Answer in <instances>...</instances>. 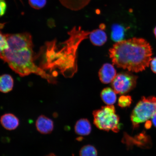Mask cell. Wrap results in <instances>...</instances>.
Listing matches in <instances>:
<instances>
[{
    "instance_id": "cell-14",
    "label": "cell",
    "mask_w": 156,
    "mask_h": 156,
    "mask_svg": "<svg viewBox=\"0 0 156 156\" xmlns=\"http://www.w3.org/2000/svg\"><path fill=\"white\" fill-rule=\"evenodd\" d=\"M126 32V29L122 25L118 24H113L112 27L111 38L114 42L121 41L124 39Z\"/></svg>"
},
{
    "instance_id": "cell-3",
    "label": "cell",
    "mask_w": 156,
    "mask_h": 156,
    "mask_svg": "<svg viewBox=\"0 0 156 156\" xmlns=\"http://www.w3.org/2000/svg\"><path fill=\"white\" fill-rule=\"evenodd\" d=\"M109 55L116 67L138 73L149 67L152 49L145 39L134 38L116 42L109 50Z\"/></svg>"
},
{
    "instance_id": "cell-2",
    "label": "cell",
    "mask_w": 156,
    "mask_h": 156,
    "mask_svg": "<svg viewBox=\"0 0 156 156\" xmlns=\"http://www.w3.org/2000/svg\"><path fill=\"white\" fill-rule=\"evenodd\" d=\"M79 41L69 37L67 41L58 46L56 41L48 42L41 50L40 67L56 77L59 72L66 77L72 76L77 70L76 53Z\"/></svg>"
},
{
    "instance_id": "cell-9",
    "label": "cell",
    "mask_w": 156,
    "mask_h": 156,
    "mask_svg": "<svg viewBox=\"0 0 156 156\" xmlns=\"http://www.w3.org/2000/svg\"><path fill=\"white\" fill-rule=\"evenodd\" d=\"M0 123L6 130H13L18 127L20 121L15 115L12 113H6L1 117Z\"/></svg>"
},
{
    "instance_id": "cell-16",
    "label": "cell",
    "mask_w": 156,
    "mask_h": 156,
    "mask_svg": "<svg viewBox=\"0 0 156 156\" xmlns=\"http://www.w3.org/2000/svg\"><path fill=\"white\" fill-rule=\"evenodd\" d=\"M80 156H97V150L94 146L90 145L83 146L79 153Z\"/></svg>"
},
{
    "instance_id": "cell-5",
    "label": "cell",
    "mask_w": 156,
    "mask_h": 156,
    "mask_svg": "<svg viewBox=\"0 0 156 156\" xmlns=\"http://www.w3.org/2000/svg\"><path fill=\"white\" fill-rule=\"evenodd\" d=\"M156 114V98H142L132 112L131 120L134 128L147 121Z\"/></svg>"
},
{
    "instance_id": "cell-23",
    "label": "cell",
    "mask_w": 156,
    "mask_h": 156,
    "mask_svg": "<svg viewBox=\"0 0 156 156\" xmlns=\"http://www.w3.org/2000/svg\"><path fill=\"white\" fill-rule=\"evenodd\" d=\"M45 156H57L53 153H50Z\"/></svg>"
},
{
    "instance_id": "cell-17",
    "label": "cell",
    "mask_w": 156,
    "mask_h": 156,
    "mask_svg": "<svg viewBox=\"0 0 156 156\" xmlns=\"http://www.w3.org/2000/svg\"><path fill=\"white\" fill-rule=\"evenodd\" d=\"M3 26V24H0V29L2 28ZM8 48L6 34H4L0 30V56Z\"/></svg>"
},
{
    "instance_id": "cell-11",
    "label": "cell",
    "mask_w": 156,
    "mask_h": 156,
    "mask_svg": "<svg viewBox=\"0 0 156 156\" xmlns=\"http://www.w3.org/2000/svg\"><path fill=\"white\" fill-rule=\"evenodd\" d=\"M76 133L81 136L89 135L91 131V126L90 122L87 119H81L76 122L75 126Z\"/></svg>"
},
{
    "instance_id": "cell-4",
    "label": "cell",
    "mask_w": 156,
    "mask_h": 156,
    "mask_svg": "<svg viewBox=\"0 0 156 156\" xmlns=\"http://www.w3.org/2000/svg\"><path fill=\"white\" fill-rule=\"evenodd\" d=\"M94 124L101 130L118 133L120 129V118L113 105H107L94 111Z\"/></svg>"
},
{
    "instance_id": "cell-19",
    "label": "cell",
    "mask_w": 156,
    "mask_h": 156,
    "mask_svg": "<svg viewBox=\"0 0 156 156\" xmlns=\"http://www.w3.org/2000/svg\"><path fill=\"white\" fill-rule=\"evenodd\" d=\"M46 0H29V5L33 8L41 9L43 8L46 4Z\"/></svg>"
},
{
    "instance_id": "cell-20",
    "label": "cell",
    "mask_w": 156,
    "mask_h": 156,
    "mask_svg": "<svg viewBox=\"0 0 156 156\" xmlns=\"http://www.w3.org/2000/svg\"><path fill=\"white\" fill-rule=\"evenodd\" d=\"M7 9V4L5 0H0V17L5 14Z\"/></svg>"
},
{
    "instance_id": "cell-15",
    "label": "cell",
    "mask_w": 156,
    "mask_h": 156,
    "mask_svg": "<svg viewBox=\"0 0 156 156\" xmlns=\"http://www.w3.org/2000/svg\"><path fill=\"white\" fill-rule=\"evenodd\" d=\"M13 80L10 75L5 74L0 76V91L6 93L13 89Z\"/></svg>"
},
{
    "instance_id": "cell-10",
    "label": "cell",
    "mask_w": 156,
    "mask_h": 156,
    "mask_svg": "<svg viewBox=\"0 0 156 156\" xmlns=\"http://www.w3.org/2000/svg\"><path fill=\"white\" fill-rule=\"evenodd\" d=\"M104 29L99 27V29L90 32V40L95 46H102L107 41V36Z\"/></svg>"
},
{
    "instance_id": "cell-7",
    "label": "cell",
    "mask_w": 156,
    "mask_h": 156,
    "mask_svg": "<svg viewBox=\"0 0 156 156\" xmlns=\"http://www.w3.org/2000/svg\"><path fill=\"white\" fill-rule=\"evenodd\" d=\"M36 126L37 130L40 133L48 134L53 131L54 123L51 119L44 115H41L37 119Z\"/></svg>"
},
{
    "instance_id": "cell-22",
    "label": "cell",
    "mask_w": 156,
    "mask_h": 156,
    "mask_svg": "<svg viewBox=\"0 0 156 156\" xmlns=\"http://www.w3.org/2000/svg\"><path fill=\"white\" fill-rule=\"evenodd\" d=\"M151 119L154 126L156 127V114L152 117Z\"/></svg>"
},
{
    "instance_id": "cell-25",
    "label": "cell",
    "mask_w": 156,
    "mask_h": 156,
    "mask_svg": "<svg viewBox=\"0 0 156 156\" xmlns=\"http://www.w3.org/2000/svg\"><path fill=\"white\" fill-rule=\"evenodd\" d=\"M20 1H21V0H20Z\"/></svg>"
},
{
    "instance_id": "cell-18",
    "label": "cell",
    "mask_w": 156,
    "mask_h": 156,
    "mask_svg": "<svg viewBox=\"0 0 156 156\" xmlns=\"http://www.w3.org/2000/svg\"><path fill=\"white\" fill-rule=\"evenodd\" d=\"M132 101V98L129 95H122L119 98L118 105L122 108H126L130 106Z\"/></svg>"
},
{
    "instance_id": "cell-6",
    "label": "cell",
    "mask_w": 156,
    "mask_h": 156,
    "mask_svg": "<svg viewBox=\"0 0 156 156\" xmlns=\"http://www.w3.org/2000/svg\"><path fill=\"white\" fill-rule=\"evenodd\" d=\"M137 77L133 74L124 72L116 75L112 82V86L117 94H125L135 87Z\"/></svg>"
},
{
    "instance_id": "cell-21",
    "label": "cell",
    "mask_w": 156,
    "mask_h": 156,
    "mask_svg": "<svg viewBox=\"0 0 156 156\" xmlns=\"http://www.w3.org/2000/svg\"><path fill=\"white\" fill-rule=\"evenodd\" d=\"M150 64L152 71L153 73H156V57L151 59Z\"/></svg>"
},
{
    "instance_id": "cell-12",
    "label": "cell",
    "mask_w": 156,
    "mask_h": 156,
    "mask_svg": "<svg viewBox=\"0 0 156 156\" xmlns=\"http://www.w3.org/2000/svg\"><path fill=\"white\" fill-rule=\"evenodd\" d=\"M91 0H59L64 6L74 11L80 10L88 4Z\"/></svg>"
},
{
    "instance_id": "cell-24",
    "label": "cell",
    "mask_w": 156,
    "mask_h": 156,
    "mask_svg": "<svg viewBox=\"0 0 156 156\" xmlns=\"http://www.w3.org/2000/svg\"><path fill=\"white\" fill-rule=\"evenodd\" d=\"M154 33L156 38V27H155V28H154Z\"/></svg>"
},
{
    "instance_id": "cell-1",
    "label": "cell",
    "mask_w": 156,
    "mask_h": 156,
    "mask_svg": "<svg viewBox=\"0 0 156 156\" xmlns=\"http://www.w3.org/2000/svg\"><path fill=\"white\" fill-rule=\"evenodd\" d=\"M9 48L0 58L8 64L13 71L21 76L35 74L50 83L56 82L55 77L37 66L35 63L37 55L33 50L31 35L28 33L6 34Z\"/></svg>"
},
{
    "instance_id": "cell-8",
    "label": "cell",
    "mask_w": 156,
    "mask_h": 156,
    "mask_svg": "<svg viewBox=\"0 0 156 156\" xmlns=\"http://www.w3.org/2000/svg\"><path fill=\"white\" fill-rule=\"evenodd\" d=\"M116 70L114 66L109 63L105 64L99 72V77L101 82L105 84L113 81L116 75Z\"/></svg>"
},
{
    "instance_id": "cell-13",
    "label": "cell",
    "mask_w": 156,
    "mask_h": 156,
    "mask_svg": "<svg viewBox=\"0 0 156 156\" xmlns=\"http://www.w3.org/2000/svg\"><path fill=\"white\" fill-rule=\"evenodd\" d=\"M116 93L114 89L106 87L101 91V97L103 102L107 105H112L116 102Z\"/></svg>"
}]
</instances>
